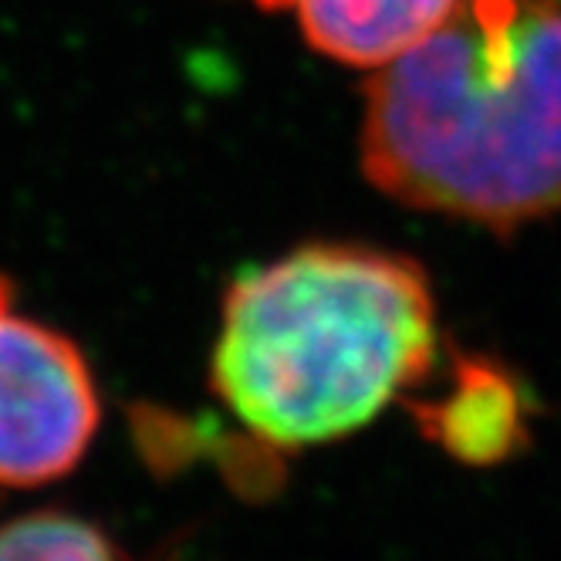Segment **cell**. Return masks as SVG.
<instances>
[{"label":"cell","instance_id":"cell-1","mask_svg":"<svg viewBox=\"0 0 561 561\" xmlns=\"http://www.w3.org/2000/svg\"><path fill=\"white\" fill-rule=\"evenodd\" d=\"M358 152L416 210L491 230L561 210V8L463 0L373 75Z\"/></svg>","mask_w":561,"mask_h":561},{"label":"cell","instance_id":"cell-2","mask_svg":"<svg viewBox=\"0 0 561 561\" xmlns=\"http://www.w3.org/2000/svg\"><path fill=\"white\" fill-rule=\"evenodd\" d=\"M436 358V298L413 257L305 244L227 288L210 389L261 444L308 450L426 386Z\"/></svg>","mask_w":561,"mask_h":561},{"label":"cell","instance_id":"cell-3","mask_svg":"<svg viewBox=\"0 0 561 561\" xmlns=\"http://www.w3.org/2000/svg\"><path fill=\"white\" fill-rule=\"evenodd\" d=\"M102 399L85 352L14 311L0 274V488H45L85 460Z\"/></svg>","mask_w":561,"mask_h":561},{"label":"cell","instance_id":"cell-4","mask_svg":"<svg viewBox=\"0 0 561 561\" xmlns=\"http://www.w3.org/2000/svg\"><path fill=\"white\" fill-rule=\"evenodd\" d=\"M416 430L463 467H501L535 439V399L501 358L457 352L436 396L407 403Z\"/></svg>","mask_w":561,"mask_h":561},{"label":"cell","instance_id":"cell-5","mask_svg":"<svg viewBox=\"0 0 561 561\" xmlns=\"http://www.w3.org/2000/svg\"><path fill=\"white\" fill-rule=\"evenodd\" d=\"M295 11L308 45L352 68H386L444 24L463 0H261Z\"/></svg>","mask_w":561,"mask_h":561},{"label":"cell","instance_id":"cell-6","mask_svg":"<svg viewBox=\"0 0 561 561\" xmlns=\"http://www.w3.org/2000/svg\"><path fill=\"white\" fill-rule=\"evenodd\" d=\"M0 561H136L95 520L68 511H27L0 520Z\"/></svg>","mask_w":561,"mask_h":561}]
</instances>
